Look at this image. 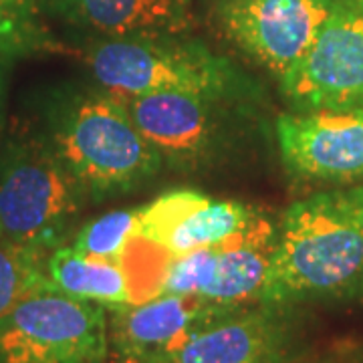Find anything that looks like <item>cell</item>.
<instances>
[{
    "instance_id": "6da1fadb",
    "label": "cell",
    "mask_w": 363,
    "mask_h": 363,
    "mask_svg": "<svg viewBox=\"0 0 363 363\" xmlns=\"http://www.w3.org/2000/svg\"><path fill=\"white\" fill-rule=\"evenodd\" d=\"M363 298V186L307 196L286 208L259 303L309 307Z\"/></svg>"
},
{
    "instance_id": "7a4b0ae2",
    "label": "cell",
    "mask_w": 363,
    "mask_h": 363,
    "mask_svg": "<svg viewBox=\"0 0 363 363\" xmlns=\"http://www.w3.org/2000/svg\"><path fill=\"white\" fill-rule=\"evenodd\" d=\"M43 138L95 202L130 194L166 166L125 104L101 87L55 93Z\"/></svg>"
},
{
    "instance_id": "3957f363",
    "label": "cell",
    "mask_w": 363,
    "mask_h": 363,
    "mask_svg": "<svg viewBox=\"0 0 363 363\" xmlns=\"http://www.w3.org/2000/svg\"><path fill=\"white\" fill-rule=\"evenodd\" d=\"M97 87L116 97L166 91L245 95V79L230 59L190 33L97 37L85 51Z\"/></svg>"
},
{
    "instance_id": "277c9868",
    "label": "cell",
    "mask_w": 363,
    "mask_h": 363,
    "mask_svg": "<svg viewBox=\"0 0 363 363\" xmlns=\"http://www.w3.org/2000/svg\"><path fill=\"white\" fill-rule=\"evenodd\" d=\"M89 200L45 138L13 140L0 152V238L52 250Z\"/></svg>"
},
{
    "instance_id": "5b68a950",
    "label": "cell",
    "mask_w": 363,
    "mask_h": 363,
    "mask_svg": "<svg viewBox=\"0 0 363 363\" xmlns=\"http://www.w3.org/2000/svg\"><path fill=\"white\" fill-rule=\"evenodd\" d=\"M166 166L206 169L234 154L248 131L242 95L166 91L119 97Z\"/></svg>"
},
{
    "instance_id": "8992f818",
    "label": "cell",
    "mask_w": 363,
    "mask_h": 363,
    "mask_svg": "<svg viewBox=\"0 0 363 363\" xmlns=\"http://www.w3.org/2000/svg\"><path fill=\"white\" fill-rule=\"evenodd\" d=\"M107 307L40 286L0 317V363H107Z\"/></svg>"
},
{
    "instance_id": "52a82bcc",
    "label": "cell",
    "mask_w": 363,
    "mask_h": 363,
    "mask_svg": "<svg viewBox=\"0 0 363 363\" xmlns=\"http://www.w3.org/2000/svg\"><path fill=\"white\" fill-rule=\"evenodd\" d=\"M279 83L297 111L363 107V0H333L309 51Z\"/></svg>"
},
{
    "instance_id": "ba28073f",
    "label": "cell",
    "mask_w": 363,
    "mask_h": 363,
    "mask_svg": "<svg viewBox=\"0 0 363 363\" xmlns=\"http://www.w3.org/2000/svg\"><path fill=\"white\" fill-rule=\"evenodd\" d=\"M301 307L252 303L216 317L180 347L145 363H289L303 355Z\"/></svg>"
},
{
    "instance_id": "9c48e42d",
    "label": "cell",
    "mask_w": 363,
    "mask_h": 363,
    "mask_svg": "<svg viewBox=\"0 0 363 363\" xmlns=\"http://www.w3.org/2000/svg\"><path fill=\"white\" fill-rule=\"evenodd\" d=\"M222 35L274 77L309 51L333 0H208Z\"/></svg>"
},
{
    "instance_id": "30bf717a",
    "label": "cell",
    "mask_w": 363,
    "mask_h": 363,
    "mask_svg": "<svg viewBox=\"0 0 363 363\" xmlns=\"http://www.w3.org/2000/svg\"><path fill=\"white\" fill-rule=\"evenodd\" d=\"M274 131L285 166L301 178L350 182L363 176V107L283 113Z\"/></svg>"
},
{
    "instance_id": "8fae6325",
    "label": "cell",
    "mask_w": 363,
    "mask_h": 363,
    "mask_svg": "<svg viewBox=\"0 0 363 363\" xmlns=\"http://www.w3.org/2000/svg\"><path fill=\"white\" fill-rule=\"evenodd\" d=\"M224 307L194 295H156L142 303L107 309L109 357L113 363H145L180 347Z\"/></svg>"
},
{
    "instance_id": "7c38bea8",
    "label": "cell",
    "mask_w": 363,
    "mask_h": 363,
    "mask_svg": "<svg viewBox=\"0 0 363 363\" xmlns=\"http://www.w3.org/2000/svg\"><path fill=\"white\" fill-rule=\"evenodd\" d=\"M259 216V210L245 202L216 200L196 190H174L138 208L135 236L169 257H180L218 245Z\"/></svg>"
},
{
    "instance_id": "4fadbf2b",
    "label": "cell",
    "mask_w": 363,
    "mask_h": 363,
    "mask_svg": "<svg viewBox=\"0 0 363 363\" xmlns=\"http://www.w3.org/2000/svg\"><path fill=\"white\" fill-rule=\"evenodd\" d=\"M67 23L97 37L192 33L196 0H51Z\"/></svg>"
},
{
    "instance_id": "5bb4252c",
    "label": "cell",
    "mask_w": 363,
    "mask_h": 363,
    "mask_svg": "<svg viewBox=\"0 0 363 363\" xmlns=\"http://www.w3.org/2000/svg\"><path fill=\"white\" fill-rule=\"evenodd\" d=\"M274 228L277 222L260 214L245 230L218 242L216 274L202 298L224 307L259 303L271 262Z\"/></svg>"
},
{
    "instance_id": "9a60e30c",
    "label": "cell",
    "mask_w": 363,
    "mask_h": 363,
    "mask_svg": "<svg viewBox=\"0 0 363 363\" xmlns=\"http://www.w3.org/2000/svg\"><path fill=\"white\" fill-rule=\"evenodd\" d=\"M45 271L49 285L67 297L99 303L107 309L135 303L123 262L87 257L71 245H59L49 252Z\"/></svg>"
},
{
    "instance_id": "2e32d148",
    "label": "cell",
    "mask_w": 363,
    "mask_h": 363,
    "mask_svg": "<svg viewBox=\"0 0 363 363\" xmlns=\"http://www.w3.org/2000/svg\"><path fill=\"white\" fill-rule=\"evenodd\" d=\"M49 252L51 250L0 238V317L21 298L49 285L45 271Z\"/></svg>"
},
{
    "instance_id": "e0dca14e",
    "label": "cell",
    "mask_w": 363,
    "mask_h": 363,
    "mask_svg": "<svg viewBox=\"0 0 363 363\" xmlns=\"http://www.w3.org/2000/svg\"><path fill=\"white\" fill-rule=\"evenodd\" d=\"M135 228L138 208L113 210L83 224L75 234L71 247L87 257L123 262L128 248L138 238Z\"/></svg>"
},
{
    "instance_id": "ac0fdd59",
    "label": "cell",
    "mask_w": 363,
    "mask_h": 363,
    "mask_svg": "<svg viewBox=\"0 0 363 363\" xmlns=\"http://www.w3.org/2000/svg\"><path fill=\"white\" fill-rule=\"evenodd\" d=\"M216 245L196 248L180 257H169L162 277L160 295H194L202 297L216 274Z\"/></svg>"
},
{
    "instance_id": "d6986e66",
    "label": "cell",
    "mask_w": 363,
    "mask_h": 363,
    "mask_svg": "<svg viewBox=\"0 0 363 363\" xmlns=\"http://www.w3.org/2000/svg\"><path fill=\"white\" fill-rule=\"evenodd\" d=\"M33 0H0V61L45 47Z\"/></svg>"
},
{
    "instance_id": "ffe728a7",
    "label": "cell",
    "mask_w": 363,
    "mask_h": 363,
    "mask_svg": "<svg viewBox=\"0 0 363 363\" xmlns=\"http://www.w3.org/2000/svg\"><path fill=\"white\" fill-rule=\"evenodd\" d=\"M289 363H363V347L339 345L317 355H298Z\"/></svg>"
},
{
    "instance_id": "44dd1931",
    "label": "cell",
    "mask_w": 363,
    "mask_h": 363,
    "mask_svg": "<svg viewBox=\"0 0 363 363\" xmlns=\"http://www.w3.org/2000/svg\"><path fill=\"white\" fill-rule=\"evenodd\" d=\"M0 109H2V61H0Z\"/></svg>"
}]
</instances>
